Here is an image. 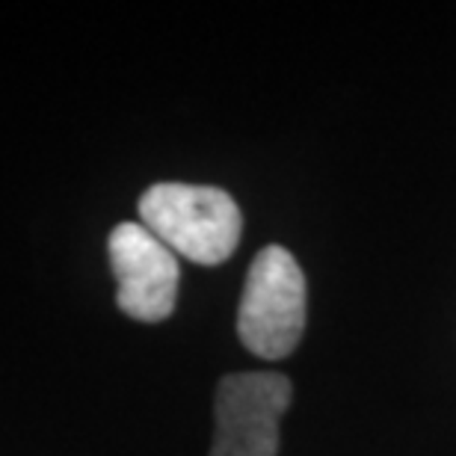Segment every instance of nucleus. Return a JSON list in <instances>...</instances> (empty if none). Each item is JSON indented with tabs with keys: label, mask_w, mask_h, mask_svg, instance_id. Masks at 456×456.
I'll return each instance as SVG.
<instances>
[{
	"label": "nucleus",
	"mask_w": 456,
	"mask_h": 456,
	"mask_svg": "<svg viewBox=\"0 0 456 456\" xmlns=\"http://www.w3.org/2000/svg\"><path fill=\"white\" fill-rule=\"evenodd\" d=\"M294 388L273 370L228 373L214 397L211 456H276L279 421L288 412Z\"/></svg>",
	"instance_id": "obj_3"
},
{
	"label": "nucleus",
	"mask_w": 456,
	"mask_h": 456,
	"mask_svg": "<svg viewBox=\"0 0 456 456\" xmlns=\"http://www.w3.org/2000/svg\"><path fill=\"white\" fill-rule=\"evenodd\" d=\"M140 220L175 255L216 267L240 243L243 214L223 187L163 181L140 196Z\"/></svg>",
	"instance_id": "obj_1"
},
{
	"label": "nucleus",
	"mask_w": 456,
	"mask_h": 456,
	"mask_svg": "<svg viewBox=\"0 0 456 456\" xmlns=\"http://www.w3.org/2000/svg\"><path fill=\"white\" fill-rule=\"evenodd\" d=\"M305 332V276L285 246H264L246 273L237 308L240 344L276 362L297 350Z\"/></svg>",
	"instance_id": "obj_2"
},
{
	"label": "nucleus",
	"mask_w": 456,
	"mask_h": 456,
	"mask_svg": "<svg viewBox=\"0 0 456 456\" xmlns=\"http://www.w3.org/2000/svg\"><path fill=\"white\" fill-rule=\"evenodd\" d=\"M118 312L140 323H160L175 312L178 258L142 223H118L107 240Z\"/></svg>",
	"instance_id": "obj_4"
}]
</instances>
